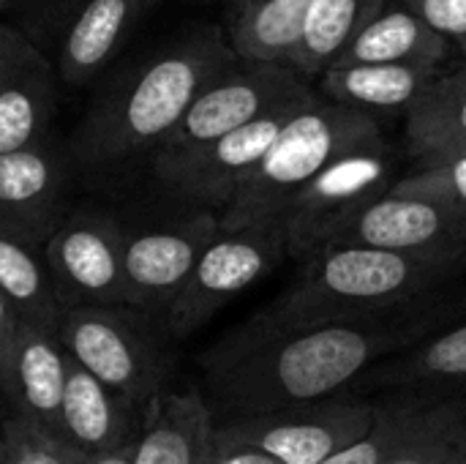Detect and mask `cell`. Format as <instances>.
I'll list each match as a JSON object with an SVG mask.
<instances>
[{
	"mask_svg": "<svg viewBox=\"0 0 466 464\" xmlns=\"http://www.w3.org/2000/svg\"><path fill=\"white\" fill-rule=\"evenodd\" d=\"M437 325V309L412 304L377 317L273 325L251 314L197 361L213 421L276 413L352 388L374 364L396 356Z\"/></svg>",
	"mask_w": 466,
	"mask_h": 464,
	"instance_id": "obj_1",
	"label": "cell"
},
{
	"mask_svg": "<svg viewBox=\"0 0 466 464\" xmlns=\"http://www.w3.org/2000/svg\"><path fill=\"white\" fill-rule=\"evenodd\" d=\"M466 271L453 254L404 252L369 243H330L300 260L284 293L257 312L273 325H322L388 314L429 298Z\"/></svg>",
	"mask_w": 466,
	"mask_h": 464,
	"instance_id": "obj_2",
	"label": "cell"
},
{
	"mask_svg": "<svg viewBox=\"0 0 466 464\" xmlns=\"http://www.w3.org/2000/svg\"><path fill=\"white\" fill-rule=\"evenodd\" d=\"M232 63L227 30L205 25L139 66L104 98L76 134L85 161L115 164L156 150L183 120L197 96Z\"/></svg>",
	"mask_w": 466,
	"mask_h": 464,
	"instance_id": "obj_3",
	"label": "cell"
},
{
	"mask_svg": "<svg viewBox=\"0 0 466 464\" xmlns=\"http://www.w3.org/2000/svg\"><path fill=\"white\" fill-rule=\"evenodd\" d=\"M377 131L380 123L371 112L317 96L284 126L268 153L240 180L232 200L218 211L221 230L276 222L322 167Z\"/></svg>",
	"mask_w": 466,
	"mask_h": 464,
	"instance_id": "obj_4",
	"label": "cell"
},
{
	"mask_svg": "<svg viewBox=\"0 0 466 464\" xmlns=\"http://www.w3.org/2000/svg\"><path fill=\"white\" fill-rule=\"evenodd\" d=\"M57 339L68 358L101 380L137 424L172 375V336L164 323L126 304L66 309Z\"/></svg>",
	"mask_w": 466,
	"mask_h": 464,
	"instance_id": "obj_5",
	"label": "cell"
},
{
	"mask_svg": "<svg viewBox=\"0 0 466 464\" xmlns=\"http://www.w3.org/2000/svg\"><path fill=\"white\" fill-rule=\"evenodd\" d=\"M393 183V153L382 131L355 142L322 167L279 216L287 254L300 263L330 246Z\"/></svg>",
	"mask_w": 466,
	"mask_h": 464,
	"instance_id": "obj_6",
	"label": "cell"
},
{
	"mask_svg": "<svg viewBox=\"0 0 466 464\" xmlns=\"http://www.w3.org/2000/svg\"><path fill=\"white\" fill-rule=\"evenodd\" d=\"M314 98L317 93L311 88H303L273 104L268 112L248 120L246 126L227 131L210 142L177 150H153V172L177 197L199 208L221 211L238 191L240 180L284 131V126Z\"/></svg>",
	"mask_w": 466,
	"mask_h": 464,
	"instance_id": "obj_7",
	"label": "cell"
},
{
	"mask_svg": "<svg viewBox=\"0 0 466 464\" xmlns=\"http://www.w3.org/2000/svg\"><path fill=\"white\" fill-rule=\"evenodd\" d=\"M287 254L281 222H257L238 230H221L199 254L191 276L169 304L164 328L175 342L194 336L232 298L273 273Z\"/></svg>",
	"mask_w": 466,
	"mask_h": 464,
	"instance_id": "obj_8",
	"label": "cell"
},
{
	"mask_svg": "<svg viewBox=\"0 0 466 464\" xmlns=\"http://www.w3.org/2000/svg\"><path fill=\"white\" fill-rule=\"evenodd\" d=\"M377 413V399L344 388L330 397L276 413L216 424V435L257 446L281 464H322L360 438Z\"/></svg>",
	"mask_w": 466,
	"mask_h": 464,
	"instance_id": "obj_9",
	"label": "cell"
},
{
	"mask_svg": "<svg viewBox=\"0 0 466 464\" xmlns=\"http://www.w3.org/2000/svg\"><path fill=\"white\" fill-rule=\"evenodd\" d=\"M126 238L117 222L93 213H76L52 230L44 260L66 309L126 304Z\"/></svg>",
	"mask_w": 466,
	"mask_h": 464,
	"instance_id": "obj_10",
	"label": "cell"
},
{
	"mask_svg": "<svg viewBox=\"0 0 466 464\" xmlns=\"http://www.w3.org/2000/svg\"><path fill=\"white\" fill-rule=\"evenodd\" d=\"M216 232L218 213L210 208H197L183 219L128 235L123 252L126 304L164 323L169 304L191 276L199 254Z\"/></svg>",
	"mask_w": 466,
	"mask_h": 464,
	"instance_id": "obj_11",
	"label": "cell"
},
{
	"mask_svg": "<svg viewBox=\"0 0 466 464\" xmlns=\"http://www.w3.org/2000/svg\"><path fill=\"white\" fill-rule=\"evenodd\" d=\"M309 88L287 63L238 60L218 74L188 107L175 131L156 150H177L210 142L227 131L246 126L287 96Z\"/></svg>",
	"mask_w": 466,
	"mask_h": 464,
	"instance_id": "obj_12",
	"label": "cell"
},
{
	"mask_svg": "<svg viewBox=\"0 0 466 464\" xmlns=\"http://www.w3.org/2000/svg\"><path fill=\"white\" fill-rule=\"evenodd\" d=\"M156 0H41L55 71L68 85L93 79Z\"/></svg>",
	"mask_w": 466,
	"mask_h": 464,
	"instance_id": "obj_13",
	"label": "cell"
},
{
	"mask_svg": "<svg viewBox=\"0 0 466 464\" xmlns=\"http://www.w3.org/2000/svg\"><path fill=\"white\" fill-rule=\"evenodd\" d=\"M333 243H369L466 260V208L434 197L385 191Z\"/></svg>",
	"mask_w": 466,
	"mask_h": 464,
	"instance_id": "obj_14",
	"label": "cell"
},
{
	"mask_svg": "<svg viewBox=\"0 0 466 464\" xmlns=\"http://www.w3.org/2000/svg\"><path fill=\"white\" fill-rule=\"evenodd\" d=\"M55 74L25 30L0 22V153L44 139L55 104Z\"/></svg>",
	"mask_w": 466,
	"mask_h": 464,
	"instance_id": "obj_15",
	"label": "cell"
},
{
	"mask_svg": "<svg viewBox=\"0 0 466 464\" xmlns=\"http://www.w3.org/2000/svg\"><path fill=\"white\" fill-rule=\"evenodd\" d=\"M63 164L41 139L0 153V230L44 246L57 227Z\"/></svg>",
	"mask_w": 466,
	"mask_h": 464,
	"instance_id": "obj_16",
	"label": "cell"
},
{
	"mask_svg": "<svg viewBox=\"0 0 466 464\" xmlns=\"http://www.w3.org/2000/svg\"><path fill=\"white\" fill-rule=\"evenodd\" d=\"M216 421L202 388H164L131 440V464H208Z\"/></svg>",
	"mask_w": 466,
	"mask_h": 464,
	"instance_id": "obj_17",
	"label": "cell"
},
{
	"mask_svg": "<svg viewBox=\"0 0 466 464\" xmlns=\"http://www.w3.org/2000/svg\"><path fill=\"white\" fill-rule=\"evenodd\" d=\"M68 377V353L55 334L19 323L14 356V399L16 416L27 418L38 432L63 446V394Z\"/></svg>",
	"mask_w": 466,
	"mask_h": 464,
	"instance_id": "obj_18",
	"label": "cell"
},
{
	"mask_svg": "<svg viewBox=\"0 0 466 464\" xmlns=\"http://www.w3.org/2000/svg\"><path fill=\"white\" fill-rule=\"evenodd\" d=\"M459 394L434 391H399L388 399H377L371 427L322 464H390L404 449L440 427L453 410Z\"/></svg>",
	"mask_w": 466,
	"mask_h": 464,
	"instance_id": "obj_19",
	"label": "cell"
},
{
	"mask_svg": "<svg viewBox=\"0 0 466 464\" xmlns=\"http://www.w3.org/2000/svg\"><path fill=\"white\" fill-rule=\"evenodd\" d=\"M442 74V66L429 63H350L325 68L319 88L366 112H410Z\"/></svg>",
	"mask_w": 466,
	"mask_h": 464,
	"instance_id": "obj_20",
	"label": "cell"
},
{
	"mask_svg": "<svg viewBox=\"0 0 466 464\" xmlns=\"http://www.w3.org/2000/svg\"><path fill=\"white\" fill-rule=\"evenodd\" d=\"M139 424L117 397L87 369L68 358L63 394V446L79 454H106L126 449Z\"/></svg>",
	"mask_w": 466,
	"mask_h": 464,
	"instance_id": "obj_21",
	"label": "cell"
},
{
	"mask_svg": "<svg viewBox=\"0 0 466 464\" xmlns=\"http://www.w3.org/2000/svg\"><path fill=\"white\" fill-rule=\"evenodd\" d=\"M451 41L407 3L380 8L333 66L350 63H429L442 66ZM330 68V66H328Z\"/></svg>",
	"mask_w": 466,
	"mask_h": 464,
	"instance_id": "obj_22",
	"label": "cell"
},
{
	"mask_svg": "<svg viewBox=\"0 0 466 464\" xmlns=\"http://www.w3.org/2000/svg\"><path fill=\"white\" fill-rule=\"evenodd\" d=\"M355 386L393 391H437L466 386V323L420 339V345L407 347L404 356L374 364Z\"/></svg>",
	"mask_w": 466,
	"mask_h": 464,
	"instance_id": "obj_23",
	"label": "cell"
},
{
	"mask_svg": "<svg viewBox=\"0 0 466 464\" xmlns=\"http://www.w3.org/2000/svg\"><path fill=\"white\" fill-rule=\"evenodd\" d=\"M314 0H235L227 38L238 60L287 63L300 46Z\"/></svg>",
	"mask_w": 466,
	"mask_h": 464,
	"instance_id": "obj_24",
	"label": "cell"
},
{
	"mask_svg": "<svg viewBox=\"0 0 466 464\" xmlns=\"http://www.w3.org/2000/svg\"><path fill=\"white\" fill-rule=\"evenodd\" d=\"M0 293L19 323L57 336L66 306L38 243L0 230Z\"/></svg>",
	"mask_w": 466,
	"mask_h": 464,
	"instance_id": "obj_25",
	"label": "cell"
},
{
	"mask_svg": "<svg viewBox=\"0 0 466 464\" xmlns=\"http://www.w3.org/2000/svg\"><path fill=\"white\" fill-rule=\"evenodd\" d=\"M385 5L388 0H314L306 16L300 46L295 49L289 66L303 79L319 77L341 57L360 27Z\"/></svg>",
	"mask_w": 466,
	"mask_h": 464,
	"instance_id": "obj_26",
	"label": "cell"
},
{
	"mask_svg": "<svg viewBox=\"0 0 466 464\" xmlns=\"http://www.w3.org/2000/svg\"><path fill=\"white\" fill-rule=\"evenodd\" d=\"M466 137V66L442 74L407 112V139L418 161Z\"/></svg>",
	"mask_w": 466,
	"mask_h": 464,
	"instance_id": "obj_27",
	"label": "cell"
},
{
	"mask_svg": "<svg viewBox=\"0 0 466 464\" xmlns=\"http://www.w3.org/2000/svg\"><path fill=\"white\" fill-rule=\"evenodd\" d=\"M390 464H466V397L459 394L448 418Z\"/></svg>",
	"mask_w": 466,
	"mask_h": 464,
	"instance_id": "obj_28",
	"label": "cell"
},
{
	"mask_svg": "<svg viewBox=\"0 0 466 464\" xmlns=\"http://www.w3.org/2000/svg\"><path fill=\"white\" fill-rule=\"evenodd\" d=\"M388 191L434 197V200H445V202L466 208V153L423 161L418 172L399 178Z\"/></svg>",
	"mask_w": 466,
	"mask_h": 464,
	"instance_id": "obj_29",
	"label": "cell"
},
{
	"mask_svg": "<svg viewBox=\"0 0 466 464\" xmlns=\"http://www.w3.org/2000/svg\"><path fill=\"white\" fill-rule=\"evenodd\" d=\"M0 464H79L74 449H66L38 432L27 418L14 416L3 424Z\"/></svg>",
	"mask_w": 466,
	"mask_h": 464,
	"instance_id": "obj_30",
	"label": "cell"
},
{
	"mask_svg": "<svg viewBox=\"0 0 466 464\" xmlns=\"http://www.w3.org/2000/svg\"><path fill=\"white\" fill-rule=\"evenodd\" d=\"M466 55V0H401Z\"/></svg>",
	"mask_w": 466,
	"mask_h": 464,
	"instance_id": "obj_31",
	"label": "cell"
},
{
	"mask_svg": "<svg viewBox=\"0 0 466 464\" xmlns=\"http://www.w3.org/2000/svg\"><path fill=\"white\" fill-rule=\"evenodd\" d=\"M19 339V317L0 293V394L11 405L14 399V356Z\"/></svg>",
	"mask_w": 466,
	"mask_h": 464,
	"instance_id": "obj_32",
	"label": "cell"
},
{
	"mask_svg": "<svg viewBox=\"0 0 466 464\" xmlns=\"http://www.w3.org/2000/svg\"><path fill=\"white\" fill-rule=\"evenodd\" d=\"M208 464H281L276 457H270L268 451L248 446V443H238V440H227L221 435L213 432V449H210V459Z\"/></svg>",
	"mask_w": 466,
	"mask_h": 464,
	"instance_id": "obj_33",
	"label": "cell"
},
{
	"mask_svg": "<svg viewBox=\"0 0 466 464\" xmlns=\"http://www.w3.org/2000/svg\"><path fill=\"white\" fill-rule=\"evenodd\" d=\"M76 454V462L79 464H131V443L126 449H117V451H106V454Z\"/></svg>",
	"mask_w": 466,
	"mask_h": 464,
	"instance_id": "obj_34",
	"label": "cell"
},
{
	"mask_svg": "<svg viewBox=\"0 0 466 464\" xmlns=\"http://www.w3.org/2000/svg\"><path fill=\"white\" fill-rule=\"evenodd\" d=\"M453 153H466V137H461L459 142H453L451 148H445V150H440V153H434V156L423 159V161H434V159H442V156H453ZM423 161H420V164H423Z\"/></svg>",
	"mask_w": 466,
	"mask_h": 464,
	"instance_id": "obj_35",
	"label": "cell"
},
{
	"mask_svg": "<svg viewBox=\"0 0 466 464\" xmlns=\"http://www.w3.org/2000/svg\"><path fill=\"white\" fill-rule=\"evenodd\" d=\"M16 3H22V0H0V11H3V8H11V5H16Z\"/></svg>",
	"mask_w": 466,
	"mask_h": 464,
	"instance_id": "obj_36",
	"label": "cell"
},
{
	"mask_svg": "<svg viewBox=\"0 0 466 464\" xmlns=\"http://www.w3.org/2000/svg\"><path fill=\"white\" fill-rule=\"evenodd\" d=\"M3 424H5V421H0V454H3Z\"/></svg>",
	"mask_w": 466,
	"mask_h": 464,
	"instance_id": "obj_37",
	"label": "cell"
}]
</instances>
